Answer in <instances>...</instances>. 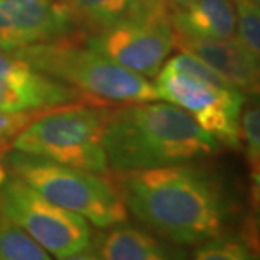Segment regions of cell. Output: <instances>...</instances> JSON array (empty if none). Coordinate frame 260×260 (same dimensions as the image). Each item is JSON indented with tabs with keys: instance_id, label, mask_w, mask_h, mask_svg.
Returning <instances> with one entry per match:
<instances>
[{
	"instance_id": "cell-6",
	"label": "cell",
	"mask_w": 260,
	"mask_h": 260,
	"mask_svg": "<svg viewBox=\"0 0 260 260\" xmlns=\"http://www.w3.org/2000/svg\"><path fill=\"white\" fill-rule=\"evenodd\" d=\"M4 167L47 200L74 212L99 229L128 222V210L114 181L103 173L68 167L46 158L10 149Z\"/></svg>"
},
{
	"instance_id": "cell-7",
	"label": "cell",
	"mask_w": 260,
	"mask_h": 260,
	"mask_svg": "<svg viewBox=\"0 0 260 260\" xmlns=\"http://www.w3.org/2000/svg\"><path fill=\"white\" fill-rule=\"evenodd\" d=\"M0 215L57 260L91 247V223L86 218L47 200L9 171L0 181Z\"/></svg>"
},
{
	"instance_id": "cell-8",
	"label": "cell",
	"mask_w": 260,
	"mask_h": 260,
	"mask_svg": "<svg viewBox=\"0 0 260 260\" xmlns=\"http://www.w3.org/2000/svg\"><path fill=\"white\" fill-rule=\"evenodd\" d=\"M84 42L133 73L156 77L176 47V32L167 4H156L109 29L89 34Z\"/></svg>"
},
{
	"instance_id": "cell-16",
	"label": "cell",
	"mask_w": 260,
	"mask_h": 260,
	"mask_svg": "<svg viewBox=\"0 0 260 260\" xmlns=\"http://www.w3.org/2000/svg\"><path fill=\"white\" fill-rule=\"evenodd\" d=\"M0 260H52V255L0 215Z\"/></svg>"
},
{
	"instance_id": "cell-15",
	"label": "cell",
	"mask_w": 260,
	"mask_h": 260,
	"mask_svg": "<svg viewBox=\"0 0 260 260\" xmlns=\"http://www.w3.org/2000/svg\"><path fill=\"white\" fill-rule=\"evenodd\" d=\"M191 260H260V243L248 234H222L200 243Z\"/></svg>"
},
{
	"instance_id": "cell-14",
	"label": "cell",
	"mask_w": 260,
	"mask_h": 260,
	"mask_svg": "<svg viewBox=\"0 0 260 260\" xmlns=\"http://www.w3.org/2000/svg\"><path fill=\"white\" fill-rule=\"evenodd\" d=\"M77 30L86 29L91 34L109 29L165 0H57ZM168 7V5H167Z\"/></svg>"
},
{
	"instance_id": "cell-24",
	"label": "cell",
	"mask_w": 260,
	"mask_h": 260,
	"mask_svg": "<svg viewBox=\"0 0 260 260\" xmlns=\"http://www.w3.org/2000/svg\"><path fill=\"white\" fill-rule=\"evenodd\" d=\"M5 175H7V170H5L4 161H2V156H0V181L5 178Z\"/></svg>"
},
{
	"instance_id": "cell-19",
	"label": "cell",
	"mask_w": 260,
	"mask_h": 260,
	"mask_svg": "<svg viewBox=\"0 0 260 260\" xmlns=\"http://www.w3.org/2000/svg\"><path fill=\"white\" fill-rule=\"evenodd\" d=\"M240 136L248 149L260 154V103L242 111Z\"/></svg>"
},
{
	"instance_id": "cell-25",
	"label": "cell",
	"mask_w": 260,
	"mask_h": 260,
	"mask_svg": "<svg viewBox=\"0 0 260 260\" xmlns=\"http://www.w3.org/2000/svg\"><path fill=\"white\" fill-rule=\"evenodd\" d=\"M257 225H258V229H260V212H257Z\"/></svg>"
},
{
	"instance_id": "cell-1",
	"label": "cell",
	"mask_w": 260,
	"mask_h": 260,
	"mask_svg": "<svg viewBox=\"0 0 260 260\" xmlns=\"http://www.w3.org/2000/svg\"><path fill=\"white\" fill-rule=\"evenodd\" d=\"M124 207L148 232L176 245L225 234L232 205L212 171L190 163L116 173Z\"/></svg>"
},
{
	"instance_id": "cell-18",
	"label": "cell",
	"mask_w": 260,
	"mask_h": 260,
	"mask_svg": "<svg viewBox=\"0 0 260 260\" xmlns=\"http://www.w3.org/2000/svg\"><path fill=\"white\" fill-rule=\"evenodd\" d=\"M42 113V111H41ZM39 113H4L0 111V154L7 151L14 138L36 118Z\"/></svg>"
},
{
	"instance_id": "cell-23",
	"label": "cell",
	"mask_w": 260,
	"mask_h": 260,
	"mask_svg": "<svg viewBox=\"0 0 260 260\" xmlns=\"http://www.w3.org/2000/svg\"><path fill=\"white\" fill-rule=\"evenodd\" d=\"M190 2H191V0H165V4L168 5L170 10L178 9V7H181V5H186V4H190Z\"/></svg>"
},
{
	"instance_id": "cell-3",
	"label": "cell",
	"mask_w": 260,
	"mask_h": 260,
	"mask_svg": "<svg viewBox=\"0 0 260 260\" xmlns=\"http://www.w3.org/2000/svg\"><path fill=\"white\" fill-rule=\"evenodd\" d=\"M32 69L74 87L103 104L156 101L158 91L148 77L114 62L73 37L36 44L14 52Z\"/></svg>"
},
{
	"instance_id": "cell-17",
	"label": "cell",
	"mask_w": 260,
	"mask_h": 260,
	"mask_svg": "<svg viewBox=\"0 0 260 260\" xmlns=\"http://www.w3.org/2000/svg\"><path fill=\"white\" fill-rule=\"evenodd\" d=\"M237 34L235 39L248 51L260 57V4L250 0H235Z\"/></svg>"
},
{
	"instance_id": "cell-2",
	"label": "cell",
	"mask_w": 260,
	"mask_h": 260,
	"mask_svg": "<svg viewBox=\"0 0 260 260\" xmlns=\"http://www.w3.org/2000/svg\"><path fill=\"white\" fill-rule=\"evenodd\" d=\"M218 149L212 135L171 103L156 99L109 108L104 151L116 173L190 163Z\"/></svg>"
},
{
	"instance_id": "cell-21",
	"label": "cell",
	"mask_w": 260,
	"mask_h": 260,
	"mask_svg": "<svg viewBox=\"0 0 260 260\" xmlns=\"http://www.w3.org/2000/svg\"><path fill=\"white\" fill-rule=\"evenodd\" d=\"M248 176H250V200L255 212H260V154L247 148Z\"/></svg>"
},
{
	"instance_id": "cell-9",
	"label": "cell",
	"mask_w": 260,
	"mask_h": 260,
	"mask_svg": "<svg viewBox=\"0 0 260 260\" xmlns=\"http://www.w3.org/2000/svg\"><path fill=\"white\" fill-rule=\"evenodd\" d=\"M77 29L57 0H0V49H20L73 37Z\"/></svg>"
},
{
	"instance_id": "cell-5",
	"label": "cell",
	"mask_w": 260,
	"mask_h": 260,
	"mask_svg": "<svg viewBox=\"0 0 260 260\" xmlns=\"http://www.w3.org/2000/svg\"><path fill=\"white\" fill-rule=\"evenodd\" d=\"M108 106L84 101L39 113L14 138L10 149L94 173H108L104 151Z\"/></svg>"
},
{
	"instance_id": "cell-20",
	"label": "cell",
	"mask_w": 260,
	"mask_h": 260,
	"mask_svg": "<svg viewBox=\"0 0 260 260\" xmlns=\"http://www.w3.org/2000/svg\"><path fill=\"white\" fill-rule=\"evenodd\" d=\"M32 71L34 69H32L27 62L20 60L19 57H15L14 54L0 49V81L25 76V74L32 73Z\"/></svg>"
},
{
	"instance_id": "cell-13",
	"label": "cell",
	"mask_w": 260,
	"mask_h": 260,
	"mask_svg": "<svg viewBox=\"0 0 260 260\" xmlns=\"http://www.w3.org/2000/svg\"><path fill=\"white\" fill-rule=\"evenodd\" d=\"M171 24L178 36L195 39H235V0H191L170 10Z\"/></svg>"
},
{
	"instance_id": "cell-27",
	"label": "cell",
	"mask_w": 260,
	"mask_h": 260,
	"mask_svg": "<svg viewBox=\"0 0 260 260\" xmlns=\"http://www.w3.org/2000/svg\"><path fill=\"white\" fill-rule=\"evenodd\" d=\"M0 156H2V154H0Z\"/></svg>"
},
{
	"instance_id": "cell-4",
	"label": "cell",
	"mask_w": 260,
	"mask_h": 260,
	"mask_svg": "<svg viewBox=\"0 0 260 260\" xmlns=\"http://www.w3.org/2000/svg\"><path fill=\"white\" fill-rule=\"evenodd\" d=\"M158 98L181 108L220 145L240 148V116L245 94L212 68L180 52L168 59L156 74Z\"/></svg>"
},
{
	"instance_id": "cell-26",
	"label": "cell",
	"mask_w": 260,
	"mask_h": 260,
	"mask_svg": "<svg viewBox=\"0 0 260 260\" xmlns=\"http://www.w3.org/2000/svg\"><path fill=\"white\" fill-rule=\"evenodd\" d=\"M250 2H255V4H260V0H250Z\"/></svg>"
},
{
	"instance_id": "cell-10",
	"label": "cell",
	"mask_w": 260,
	"mask_h": 260,
	"mask_svg": "<svg viewBox=\"0 0 260 260\" xmlns=\"http://www.w3.org/2000/svg\"><path fill=\"white\" fill-rule=\"evenodd\" d=\"M176 47L203 60L240 92L260 96V57L237 39H195L176 34Z\"/></svg>"
},
{
	"instance_id": "cell-22",
	"label": "cell",
	"mask_w": 260,
	"mask_h": 260,
	"mask_svg": "<svg viewBox=\"0 0 260 260\" xmlns=\"http://www.w3.org/2000/svg\"><path fill=\"white\" fill-rule=\"evenodd\" d=\"M59 260H101V257H99V253L96 250H92V247H87L86 250L73 253V255L59 258Z\"/></svg>"
},
{
	"instance_id": "cell-11",
	"label": "cell",
	"mask_w": 260,
	"mask_h": 260,
	"mask_svg": "<svg viewBox=\"0 0 260 260\" xmlns=\"http://www.w3.org/2000/svg\"><path fill=\"white\" fill-rule=\"evenodd\" d=\"M84 101L98 103L36 69L25 76L0 81V111L4 113H41Z\"/></svg>"
},
{
	"instance_id": "cell-12",
	"label": "cell",
	"mask_w": 260,
	"mask_h": 260,
	"mask_svg": "<svg viewBox=\"0 0 260 260\" xmlns=\"http://www.w3.org/2000/svg\"><path fill=\"white\" fill-rule=\"evenodd\" d=\"M96 252L101 260H190L176 243L126 223L99 237Z\"/></svg>"
}]
</instances>
